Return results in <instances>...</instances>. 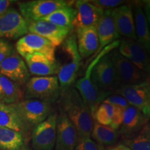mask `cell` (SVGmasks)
<instances>
[{
	"instance_id": "484cf974",
	"label": "cell",
	"mask_w": 150,
	"mask_h": 150,
	"mask_svg": "<svg viewBox=\"0 0 150 150\" xmlns=\"http://www.w3.org/2000/svg\"><path fill=\"white\" fill-rule=\"evenodd\" d=\"M76 13V9L70 5L58 9L52 13L39 20L50 22L60 27H67L73 29L72 23Z\"/></svg>"
},
{
	"instance_id": "f35d334b",
	"label": "cell",
	"mask_w": 150,
	"mask_h": 150,
	"mask_svg": "<svg viewBox=\"0 0 150 150\" xmlns=\"http://www.w3.org/2000/svg\"><path fill=\"white\" fill-rule=\"evenodd\" d=\"M144 2L145 3V8L150 10V1H144Z\"/></svg>"
},
{
	"instance_id": "52a82bcc",
	"label": "cell",
	"mask_w": 150,
	"mask_h": 150,
	"mask_svg": "<svg viewBox=\"0 0 150 150\" xmlns=\"http://www.w3.org/2000/svg\"><path fill=\"white\" fill-rule=\"evenodd\" d=\"M115 93L121 95L129 104L139 109L148 119L150 118V81L140 83L125 85Z\"/></svg>"
},
{
	"instance_id": "d590c367",
	"label": "cell",
	"mask_w": 150,
	"mask_h": 150,
	"mask_svg": "<svg viewBox=\"0 0 150 150\" xmlns=\"http://www.w3.org/2000/svg\"><path fill=\"white\" fill-rule=\"evenodd\" d=\"M13 1L10 0H0V16L9 8V6Z\"/></svg>"
},
{
	"instance_id": "836d02e7",
	"label": "cell",
	"mask_w": 150,
	"mask_h": 150,
	"mask_svg": "<svg viewBox=\"0 0 150 150\" xmlns=\"http://www.w3.org/2000/svg\"><path fill=\"white\" fill-rule=\"evenodd\" d=\"M124 111H125L124 108L118 107V106H114L113 117L112 118L111 124L109 127L118 131V129L121 126L122 122Z\"/></svg>"
},
{
	"instance_id": "8992f818",
	"label": "cell",
	"mask_w": 150,
	"mask_h": 150,
	"mask_svg": "<svg viewBox=\"0 0 150 150\" xmlns=\"http://www.w3.org/2000/svg\"><path fill=\"white\" fill-rule=\"evenodd\" d=\"M109 56L115 67L121 86L149 81L150 76L135 66L117 50L110 52Z\"/></svg>"
},
{
	"instance_id": "9a60e30c",
	"label": "cell",
	"mask_w": 150,
	"mask_h": 150,
	"mask_svg": "<svg viewBox=\"0 0 150 150\" xmlns=\"http://www.w3.org/2000/svg\"><path fill=\"white\" fill-rule=\"evenodd\" d=\"M119 45L120 53L150 76V55L141 45L137 40L124 38Z\"/></svg>"
},
{
	"instance_id": "ffe728a7",
	"label": "cell",
	"mask_w": 150,
	"mask_h": 150,
	"mask_svg": "<svg viewBox=\"0 0 150 150\" xmlns=\"http://www.w3.org/2000/svg\"><path fill=\"white\" fill-rule=\"evenodd\" d=\"M30 74L36 76H54L57 74L59 63L56 59H51L44 54L35 53L24 57Z\"/></svg>"
},
{
	"instance_id": "277c9868",
	"label": "cell",
	"mask_w": 150,
	"mask_h": 150,
	"mask_svg": "<svg viewBox=\"0 0 150 150\" xmlns=\"http://www.w3.org/2000/svg\"><path fill=\"white\" fill-rule=\"evenodd\" d=\"M59 80L56 76H33L26 83L24 97L48 103L54 102L61 94Z\"/></svg>"
},
{
	"instance_id": "1f68e13d",
	"label": "cell",
	"mask_w": 150,
	"mask_h": 150,
	"mask_svg": "<svg viewBox=\"0 0 150 150\" xmlns=\"http://www.w3.org/2000/svg\"><path fill=\"white\" fill-rule=\"evenodd\" d=\"M74 150H99V147L91 138H79Z\"/></svg>"
},
{
	"instance_id": "83f0119b",
	"label": "cell",
	"mask_w": 150,
	"mask_h": 150,
	"mask_svg": "<svg viewBox=\"0 0 150 150\" xmlns=\"http://www.w3.org/2000/svg\"><path fill=\"white\" fill-rule=\"evenodd\" d=\"M24 146L22 133L0 127V148L3 150H20Z\"/></svg>"
},
{
	"instance_id": "603a6c76",
	"label": "cell",
	"mask_w": 150,
	"mask_h": 150,
	"mask_svg": "<svg viewBox=\"0 0 150 150\" xmlns=\"http://www.w3.org/2000/svg\"><path fill=\"white\" fill-rule=\"evenodd\" d=\"M132 8L137 41L150 55V29L147 17L140 4H136Z\"/></svg>"
},
{
	"instance_id": "7c38bea8",
	"label": "cell",
	"mask_w": 150,
	"mask_h": 150,
	"mask_svg": "<svg viewBox=\"0 0 150 150\" xmlns=\"http://www.w3.org/2000/svg\"><path fill=\"white\" fill-rule=\"evenodd\" d=\"M16 48L18 53L24 58L31 54L40 53L51 59H56V47L43 37L33 33H28L20 38L16 43Z\"/></svg>"
},
{
	"instance_id": "e0dca14e",
	"label": "cell",
	"mask_w": 150,
	"mask_h": 150,
	"mask_svg": "<svg viewBox=\"0 0 150 150\" xmlns=\"http://www.w3.org/2000/svg\"><path fill=\"white\" fill-rule=\"evenodd\" d=\"M111 16L120 36L137 40L133 8L131 5L122 4L110 10Z\"/></svg>"
},
{
	"instance_id": "8d00e7d4",
	"label": "cell",
	"mask_w": 150,
	"mask_h": 150,
	"mask_svg": "<svg viewBox=\"0 0 150 150\" xmlns=\"http://www.w3.org/2000/svg\"><path fill=\"white\" fill-rule=\"evenodd\" d=\"M104 150H131L127 147V146L124 145L123 144H119V145L112 146V147H107Z\"/></svg>"
},
{
	"instance_id": "f1b7e54d",
	"label": "cell",
	"mask_w": 150,
	"mask_h": 150,
	"mask_svg": "<svg viewBox=\"0 0 150 150\" xmlns=\"http://www.w3.org/2000/svg\"><path fill=\"white\" fill-rule=\"evenodd\" d=\"M123 145L131 150H150V118L136 136L123 140Z\"/></svg>"
},
{
	"instance_id": "ba28073f",
	"label": "cell",
	"mask_w": 150,
	"mask_h": 150,
	"mask_svg": "<svg viewBox=\"0 0 150 150\" xmlns=\"http://www.w3.org/2000/svg\"><path fill=\"white\" fill-rule=\"evenodd\" d=\"M94 65L95 63L93 61L86 70L85 76L76 80L74 84V88L79 92L83 102L91 109L93 116L99 105L110 95L99 90L92 82L91 72Z\"/></svg>"
},
{
	"instance_id": "6da1fadb",
	"label": "cell",
	"mask_w": 150,
	"mask_h": 150,
	"mask_svg": "<svg viewBox=\"0 0 150 150\" xmlns=\"http://www.w3.org/2000/svg\"><path fill=\"white\" fill-rule=\"evenodd\" d=\"M61 111L66 114L76 129L79 138H91L94 119L91 109L74 87L61 91Z\"/></svg>"
},
{
	"instance_id": "5bb4252c",
	"label": "cell",
	"mask_w": 150,
	"mask_h": 150,
	"mask_svg": "<svg viewBox=\"0 0 150 150\" xmlns=\"http://www.w3.org/2000/svg\"><path fill=\"white\" fill-rule=\"evenodd\" d=\"M0 74L20 86L27 83L30 77V73L25 62L16 50L0 62Z\"/></svg>"
},
{
	"instance_id": "44dd1931",
	"label": "cell",
	"mask_w": 150,
	"mask_h": 150,
	"mask_svg": "<svg viewBox=\"0 0 150 150\" xmlns=\"http://www.w3.org/2000/svg\"><path fill=\"white\" fill-rule=\"evenodd\" d=\"M78 51L81 57L86 59L99 48V39L96 27H87L76 29Z\"/></svg>"
},
{
	"instance_id": "ac0fdd59",
	"label": "cell",
	"mask_w": 150,
	"mask_h": 150,
	"mask_svg": "<svg viewBox=\"0 0 150 150\" xmlns=\"http://www.w3.org/2000/svg\"><path fill=\"white\" fill-rule=\"evenodd\" d=\"M149 120L139 109L129 105L124 111L122 122L118 129L119 134L123 140L132 138L143 128Z\"/></svg>"
},
{
	"instance_id": "8fae6325",
	"label": "cell",
	"mask_w": 150,
	"mask_h": 150,
	"mask_svg": "<svg viewBox=\"0 0 150 150\" xmlns=\"http://www.w3.org/2000/svg\"><path fill=\"white\" fill-rule=\"evenodd\" d=\"M28 22L13 8L0 16V38L17 39L27 35Z\"/></svg>"
},
{
	"instance_id": "74e56055",
	"label": "cell",
	"mask_w": 150,
	"mask_h": 150,
	"mask_svg": "<svg viewBox=\"0 0 150 150\" xmlns=\"http://www.w3.org/2000/svg\"><path fill=\"white\" fill-rule=\"evenodd\" d=\"M143 10H144V12H145V13L146 17H147L148 24H149V27L150 29V10H149V9H147L146 8H144Z\"/></svg>"
},
{
	"instance_id": "d4e9b609",
	"label": "cell",
	"mask_w": 150,
	"mask_h": 150,
	"mask_svg": "<svg viewBox=\"0 0 150 150\" xmlns=\"http://www.w3.org/2000/svg\"><path fill=\"white\" fill-rule=\"evenodd\" d=\"M91 136L99 147H112L117 142L120 134L117 130L94 122Z\"/></svg>"
},
{
	"instance_id": "7402d4cb",
	"label": "cell",
	"mask_w": 150,
	"mask_h": 150,
	"mask_svg": "<svg viewBox=\"0 0 150 150\" xmlns=\"http://www.w3.org/2000/svg\"><path fill=\"white\" fill-rule=\"evenodd\" d=\"M96 29L99 39L97 53H99L120 37L113 20L110 16V10L104 11L102 18L96 25Z\"/></svg>"
},
{
	"instance_id": "4dcf8cb0",
	"label": "cell",
	"mask_w": 150,
	"mask_h": 150,
	"mask_svg": "<svg viewBox=\"0 0 150 150\" xmlns=\"http://www.w3.org/2000/svg\"><path fill=\"white\" fill-rule=\"evenodd\" d=\"M90 2L103 11H108L112 10L124 4L125 1L122 0H93L90 1Z\"/></svg>"
},
{
	"instance_id": "ab89813d",
	"label": "cell",
	"mask_w": 150,
	"mask_h": 150,
	"mask_svg": "<svg viewBox=\"0 0 150 150\" xmlns=\"http://www.w3.org/2000/svg\"><path fill=\"white\" fill-rule=\"evenodd\" d=\"M20 150H31V149H29V148L26 147H22Z\"/></svg>"
},
{
	"instance_id": "7a4b0ae2",
	"label": "cell",
	"mask_w": 150,
	"mask_h": 150,
	"mask_svg": "<svg viewBox=\"0 0 150 150\" xmlns=\"http://www.w3.org/2000/svg\"><path fill=\"white\" fill-rule=\"evenodd\" d=\"M120 42L115 41L99 52L97 61L91 72L92 82L99 90L109 95L115 93L121 87L115 68L108 54L113 47L119 45Z\"/></svg>"
},
{
	"instance_id": "d6986e66",
	"label": "cell",
	"mask_w": 150,
	"mask_h": 150,
	"mask_svg": "<svg viewBox=\"0 0 150 150\" xmlns=\"http://www.w3.org/2000/svg\"><path fill=\"white\" fill-rule=\"evenodd\" d=\"M75 9L76 13L72 23L73 29L74 28L75 30L82 27H96L104 11L90 1L84 0L76 1Z\"/></svg>"
},
{
	"instance_id": "9c48e42d",
	"label": "cell",
	"mask_w": 150,
	"mask_h": 150,
	"mask_svg": "<svg viewBox=\"0 0 150 150\" xmlns=\"http://www.w3.org/2000/svg\"><path fill=\"white\" fill-rule=\"evenodd\" d=\"M71 5L63 0H33L18 4L22 16L27 20H39L58 9Z\"/></svg>"
},
{
	"instance_id": "30bf717a",
	"label": "cell",
	"mask_w": 150,
	"mask_h": 150,
	"mask_svg": "<svg viewBox=\"0 0 150 150\" xmlns=\"http://www.w3.org/2000/svg\"><path fill=\"white\" fill-rule=\"evenodd\" d=\"M58 115L51 114L45 120L35 126L31 135L33 150H53L56 140Z\"/></svg>"
},
{
	"instance_id": "3957f363",
	"label": "cell",
	"mask_w": 150,
	"mask_h": 150,
	"mask_svg": "<svg viewBox=\"0 0 150 150\" xmlns=\"http://www.w3.org/2000/svg\"><path fill=\"white\" fill-rule=\"evenodd\" d=\"M62 49L69 54V61L59 65L57 78L61 91L72 87L77 78L81 65V57L78 51L76 35L72 33L63 42Z\"/></svg>"
},
{
	"instance_id": "2e32d148",
	"label": "cell",
	"mask_w": 150,
	"mask_h": 150,
	"mask_svg": "<svg viewBox=\"0 0 150 150\" xmlns=\"http://www.w3.org/2000/svg\"><path fill=\"white\" fill-rule=\"evenodd\" d=\"M79 138L76 129L66 114L61 111L56 122L55 150H74Z\"/></svg>"
},
{
	"instance_id": "e575fe53",
	"label": "cell",
	"mask_w": 150,
	"mask_h": 150,
	"mask_svg": "<svg viewBox=\"0 0 150 150\" xmlns=\"http://www.w3.org/2000/svg\"><path fill=\"white\" fill-rule=\"evenodd\" d=\"M15 51L12 44L4 39L0 38V62L4 60Z\"/></svg>"
},
{
	"instance_id": "cb8c5ba5",
	"label": "cell",
	"mask_w": 150,
	"mask_h": 150,
	"mask_svg": "<svg viewBox=\"0 0 150 150\" xmlns=\"http://www.w3.org/2000/svg\"><path fill=\"white\" fill-rule=\"evenodd\" d=\"M24 93L20 86L0 74V103L12 104L22 100Z\"/></svg>"
},
{
	"instance_id": "d6a6232c",
	"label": "cell",
	"mask_w": 150,
	"mask_h": 150,
	"mask_svg": "<svg viewBox=\"0 0 150 150\" xmlns=\"http://www.w3.org/2000/svg\"><path fill=\"white\" fill-rule=\"evenodd\" d=\"M103 102L110 104L113 106H118V107L122 108L124 109H125L129 105L126 99L119 95H113L108 96L103 101Z\"/></svg>"
},
{
	"instance_id": "f546056e",
	"label": "cell",
	"mask_w": 150,
	"mask_h": 150,
	"mask_svg": "<svg viewBox=\"0 0 150 150\" xmlns=\"http://www.w3.org/2000/svg\"><path fill=\"white\" fill-rule=\"evenodd\" d=\"M114 114V106L102 102L94 114L93 119L97 123L104 126H110Z\"/></svg>"
},
{
	"instance_id": "4316f807",
	"label": "cell",
	"mask_w": 150,
	"mask_h": 150,
	"mask_svg": "<svg viewBox=\"0 0 150 150\" xmlns=\"http://www.w3.org/2000/svg\"><path fill=\"white\" fill-rule=\"evenodd\" d=\"M0 127L22 133L26 126L10 104L0 103Z\"/></svg>"
},
{
	"instance_id": "4fadbf2b",
	"label": "cell",
	"mask_w": 150,
	"mask_h": 150,
	"mask_svg": "<svg viewBox=\"0 0 150 150\" xmlns=\"http://www.w3.org/2000/svg\"><path fill=\"white\" fill-rule=\"evenodd\" d=\"M29 33L38 35L50 41L54 47L64 42L72 29L60 27L44 20H27Z\"/></svg>"
},
{
	"instance_id": "5b68a950",
	"label": "cell",
	"mask_w": 150,
	"mask_h": 150,
	"mask_svg": "<svg viewBox=\"0 0 150 150\" xmlns=\"http://www.w3.org/2000/svg\"><path fill=\"white\" fill-rule=\"evenodd\" d=\"M10 105L26 127L37 126L45 120L51 110L50 103L36 99H24Z\"/></svg>"
}]
</instances>
